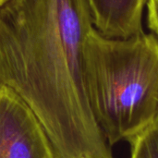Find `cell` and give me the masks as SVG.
Masks as SVG:
<instances>
[{
	"instance_id": "obj_1",
	"label": "cell",
	"mask_w": 158,
	"mask_h": 158,
	"mask_svg": "<svg viewBox=\"0 0 158 158\" xmlns=\"http://www.w3.org/2000/svg\"><path fill=\"white\" fill-rule=\"evenodd\" d=\"M87 0H7L0 6V84L44 128L56 158H114L88 98Z\"/></svg>"
},
{
	"instance_id": "obj_2",
	"label": "cell",
	"mask_w": 158,
	"mask_h": 158,
	"mask_svg": "<svg viewBox=\"0 0 158 158\" xmlns=\"http://www.w3.org/2000/svg\"><path fill=\"white\" fill-rule=\"evenodd\" d=\"M84 58L89 102L108 144L131 143L158 119V38L113 39L94 28Z\"/></svg>"
},
{
	"instance_id": "obj_3",
	"label": "cell",
	"mask_w": 158,
	"mask_h": 158,
	"mask_svg": "<svg viewBox=\"0 0 158 158\" xmlns=\"http://www.w3.org/2000/svg\"><path fill=\"white\" fill-rule=\"evenodd\" d=\"M0 158H56L30 107L15 92L1 84Z\"/></svg>"
},
{
	"instance_id": "obj_4",
	"label": "cell",
	"mask_w": 158,
	"mask_h": 158,
	"mask_svg": "<svg viewBox=\"0 0 158 158\" xmlns=\"http://www.w3.org/2000/svg\"><path fill=\"white\" fill-rule=\"evenodd\" d=\"M94 27L103 36L127 39L143 32L147 0H87Z\"/></svg>"
},
{
	"instance_id": "obj_5",
	"label": "cell",
	"mask_w": 158,
	"mask_h": 158,
	"mask_svg": "<svg viewBox=\"0 0 158 158\" xmlns=\"http://www.w3.org/2000/svg\"><path fill=\"white\" fill-rule=\"evenodd\" d=\"M131 158H158V119L131 142Z\"/></svg>"
},
{
	"instance_id": "obj_6",
	"label": "cell",
	"mask_w": 158,
	"mask_h": 158,
	"mask_svg": "<svg viewBox=\"0 0 158 158\" xmlns=\"http://www.w3.org/2000/svg\"><path fill=\"white\" fill-rule=\"evenodd\" d=\"M147 23L151 33L158 38V0H147Z\"/></svg>"
},
{
	"instance_id": "obj_7",
	"label": "cell",
	"mask_w": 158,
	"mask_h": 158,
	"mask_svg": "<svg viewBox=\"0 0 158 158\" xmlns=\"http://www.w3.org/2000/svg\"><path fill=\"white\" fill-rule=\"evenodd\" d=\"M6 1H7V0H0V3H1V5H2L3 3H5Z\"/></svg>"
},
{
	"instance_id": "obj_8",
	"label": "cell",
	"mask_w": 158,
	"mask_h": 158,
	"mask_svg": "<svg viewBox=\"0 0 158 158\" xmlns=\"http://www.w3.org/2000/svg\"><path fill=\"white\" fill-rule=\"evenodd\" d=\"M0 6H1V3H0Z\"/></svg>"
}]
</instances>
